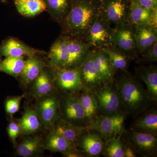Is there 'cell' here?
<instances>
[{
    "label": "cell",
    "instance_id": "31",
    "mask_svg": "<svg viewBox=\"0 0 157 157\" xmlns=\"http://www.w3.org/2000/svg\"><path fill=\"white\" fill-rule=\"evenodd\" d=\"M77 94L84 108L89 124L98 116V102L94 93L82 88Z\"/></svg>",
    "mask_w": 157,
    "mask_h": 157
},
{
    "label": "cell",
    "instance_id": "12",
    "mask_svg": "<svg viewBox=\"0 0 157 157\" xmlns=\"http://www.w3.org/2000/svg\"><path fill=\"white\" fill-rule=\"evenodd\" d=\"M104 141L102 135L94 130L86 129L78 138L76 148L85 157H97L102 155Z\"/></svg>",
    "mask_w": 157,
    "mask_h": 157
},
{
    "label": "cell",
    "instance_id": "3",
    "mask_svg": "<svg viewBox=\"0 0 157 157\" xmlns=\"http://www.w3.org/2000/svg\"><path fill=\"white\" fill-rule=\"evenodd\" d=\"M126 113L119 111L107 115H98L86 127L100 133L104 140L121 135L124 132Z\"/></svg>",
    "mask_w": 157,
    "mask_h": 157
},
{
    "label": "cell",
    "instance_id": "24",
    "mask_svg": "<svg viewBox=\"0 0 157 157\" xmlns=\"http://www.w3.org/2000/svg\"><path fill=\"white\" fill-rule=\"evenodd\" d=\"M46 11L59 25L63 21L72 8L74 0H43Z\"/></svg>",
    "mask_w": 157,
    "mask_h": 157
},
{
    "label": "cell",
    "instance_id": "17",
    "mask_svg": "<svg viewBox=\"0 0 157 157\" xmlns=\"http://www.w3.org/2000/svg\"><path fill=\"white\" fill-rule=\"evenodd\" d=\"M90 51L89 46L84 41L69 37L68 57L64 68H79L87 58Z\"/></svg>",
    "mask_w": 157,
    "mask_h": 157
},
{
    "label": "cell",
    "instance_id": "19",
    "mask_svg": "<svg viewBox=\"0 0 157 157\" xmlns=\"http://www.w3.org/2000/svg\"><path fill=\"white\" fill-rule=\"evenodd\" d=\"M91 49L95 67L102 84L104 86L113 81L117 70L113 67L107 54L103 48Z\"/></svg>",
    "mask_w": 157,
    "mask_h": 157
},
{
    "label": "cell",
    "instance_id": "8",
    "mask_svg": "<svg viewBox=\"0 0 157 157\" xmlns=\"http://www.w3.org/2000/svg\"><path fill=\"white\" fill-rule=\"evenodd\" d=\"M61 96L52 93L38 98L36 111L41 123L46 128H52L60 118L59 102Z\"/></svg>",
    "mask_w": 157,
    "mask_h": 157
},
{
    "label": "cell",
    "instance_id": "5",
    "mask_svg": "<svg viewBox=\"0 0 157 157\" xmlns=\"http://www.w3.org/2000/svg\"><path fill=\"white\" fill-rule=\"evenodd\" d=\"M98 105V115L123 111L116 79L94 92Z\"/></svg>",
    "mask_w": 157,
    "mask_h": 157
},
{
    "label": "cell",
    "instance_id": "10",
    "mask_svg": "<svg viewBox=\"0 0 157 157\" xmlns=\"http://www.w3.org/2000/svg\"><path fill=\"white\" fill-rule=\"evenodd\" d=\"M127 142L138 156H157V135L132 131L127 135Z\"/></svg>",
    "mask_w": 157,
    "mask_h": 157
},
{
    "label": "cell",
    "instance_id": "14",
    "mask_svg": "<svg viewBox=\"0 0 157 157\" xmlns=\"http://www.w3.org/2000/svg\"><path fill=\"white\" fill-rule=\"evenodd\" d=\"M133 27L137 54L141 55L157 42V25L146 23Z\"/></svg>",
    "mask_w": 157,
    "mask_h": 157
},
{
    "label": "cell",
    "instance_id": "34",
    "mask_svg": "<svg viewBox=\"0 0 157 157\" xmlns=\"http://www.w3.org/2000/svg\"><path fill=\"white\" fill-rule=\"evenodd\" d=\"M24 96L21 95L12 97L6 100L5 109L8 114L13 115L19 110L21 102Z\"/></svg>",
    "mask_w": 157,
    "mask_h": 157
},
{
    "label": "cell",
    "instance_id": "6",
    "mask_svg": "<svg viewBox=\"0 0 157 157\" xmlns=\"http://www.w3.org/2000/svg\"><path fill=\"white\" fill-rule=\"evenodd\" d=\"M99 16L88 32L84 42L90 49L103 48L112 45L115 28Z\"/></svg>",
    "mask_w": 157,
    "mask_h": 157
},
{
    "label": "cell",
    "instance_id": "16",
    "mask_svg": "<svg viewBox=\"0 0 157 157\" xmlns=\"http://www.w3.org/2000/svg\"><path fill=\"white\" fill-rule=\"evenodd\" d=\"M78 70L83 89L94 92L103 86L101 78L95 67L91 49L87 58Z\"/></svg>",
    "mask_w": 157,
    "mask_h": 157
},
{
    "label": "cell",
    "instance_id": "13",
    "mask_svg": "<svg viewBox=\"0 0 157 157\" xmlns=\"http://www.w3.org/2000/svg\"><path fill=\"white\" fill-rule=\"evenodd\" d=\"M36 55H47L45 51L31 47L15 37L5 39L0 45V56L26 57Z\"/></svg>",
    "mask_w": 157,
    "mask_h": 157
},
{
    "label": "cell",
    "instance_id": "18",
    "mask_svg": "<svg viewBox=\"0 0 157 157\" xmlns=\"http://www.w3.org/2000/svg\"><path fill=\"white\" fill-rule=\"evenodd\" d=\"M68 40L69 37L61 35L51 46L47 61L52 69L64 68L68 57Z\"/></svg>",
    "mask_w": 157,
    "mask_h": 157
},
{
    "label": "cell",
    "instance_id": "35",
    "mask_svg": "<svg viewBox=\"0 0 157 157\" xmlns=\"http://www.w3.org/2000/svg\"><path fill=\"white\" fill-rule=\"evenodd\" d=\"M141 60L147 63L157 61V42L141 55Z\"/></svg>",
    "mask_w": 157,
    "mask_h": 157
},
{
    "label": "cell",
    "instance_id": "38",
    "mask_svg": "<svg viewBox=\"0 0 157 157\" xmlns=\"http://www.w3.org/2000/svg\"><path fill=\"white\" fill-rule=\"evenodd\" d=\"M123 144V151L124 157H136L138 156L132 147L127 142Z\"/></svg>",
    "mask_w": 157,
    "mask_h": 157
},
{
    "label": "cell",
    "instance_id": "27",
    "mask_svg": "<svg viewBox=\"0 0 157 157\" xmlns=\"http://www.w3.org/2000/svg\"><path fill=\"white\" fill-rule=\"evenodd\" d=\"M17 12L26 17L36 16L46 11L43 0H13Z\"/></svg>",
    "mask_w": 157,
    "mask_h": 157
},
{
    "label": "cell",
    "instance_id": "4",
    "mask_svg": "<svg viewBox=\"0 0 157 157\" xmlns=\"http://www.w3.org/2000/svg\"><path fill=\"white\" fill-rule=\"evenodd\" d=\"M60 118L80 126L87 127L88 123L84 108L77 94L61 96L59 102Z\"/></svg>",
    "mask_w": 157,
    "mask_h": 157
},
{
    "label": "cell",
    "instance_id": "1",
    "mask_svg": "<svg viewBox=\"0 0 157 157\" xmlns=\"http://www.w3.org/2000/svg\"><path fill=\"white\" fill-rule=\"evenodd\" d=\"M101 0H74L67 17L59 25L62 36L84 41L100 14Z\"/></svg>",
    "mask_w": 157,
    "mask_h": 157
},
{
    "label": "cell",
    "instance_id": "7",
    "mask_svg": "<svg viewBox=\"0 0 157 157\" xmlns=\"http://www.w3.org/2000/svg\"><path fill=\"white\" fill-rule=\"evenodd\" d=\"M55 88L66 94H78L83 88L78 69H53Z\"/></svg>",
    "mask_w": 157,
    "mask_h": 157
},
{
    "label": "cell",
    "instance_id": "2",
    "mask_svg": "<svg viewBox=\"0 0 157 157\" xmlns=\"http://www.w3.org/2000/svg\"><path fill=\"white\" fill-rule=\"evenodd\" d=\"M125 73L116 79L121 103L125 112L137 117L147 110L152 101L137 78L131 74Z\"/></svg>",
    "mask_w": 157,
    "mask_h": 157
},
{
    "label": "cell",
    "instance_id": "29",
    "mask_svg": "<svg viewBox=\"0 0 157 157\" xmlns=\"http://www.w3.org/2000/svg\"><path fill=\"white\" fill-rule=\"evenodd\" d=\"M43 147L54 152H59L66 156L71 152L78 149L73 146L71 144L60 135L52 131L48 135Z\"/></svg>",
    "mask_w": 157,
    "mask_h": 157
},
{
    "label": "cell",
    "instance_id": "22",
    "mask_svg": "<svg viewBox=\"0 0 157 157\" xmlns=\"http://www.w3.org/2000/svg\"><path fill=\"white\" fill-rule=\"evenodd\" d=\"M52 129V131L60 135L73 146L76 147L79 136L86 129V127L73 124L59 118L54 124Z\"/></svg>",
    "mask_w": 157,
    "mask_h": 157
},
{
    "label": "cell",
    "instance_id": "33",
    "mask_svg": "<svg viewBox=\"0 0 157 157\" xmlns=\"http://www.w3.org/2000/svg\"><path fill=\"white\" fill-rule=\"evenodd\" d=\"M102 155L106 157H124L121 135L105 140Z\"/></svg>",
    "mask_w": 157,
    "mask_h": 157
},
{
    "label": "cell",
    "instance_id": "26",
    "mask_svg": "<svg viewBox=\"0 0 157 157\" xmlns=\"http://www.w3.org/2000/svg\"><path fill=\"white\" fill-rule=\"evenodd\" d=\"M20 128L21 134L30 135L36 133L41 129L42 123L36 110L26 107L22 116L17 121Z\"/></svg>",
    "mask_w": 157,
    "mask_h": 157
},
{
    "label": "cell",
    "instance_id": "21",
    "mask_svg": "<svg viewBox=\"0 0 157 157\" xmlns=\"http://www.w3.org/2000/svg\"><path fill=\"white\" fill-rule=\"evenodd\" d=\"M157 10L144 8L135 0H129V12L127 22L134 26L150 23L157 25Z\"/></svg>",
    "mask_w": 157,
    "mask_h": 157
},
{
    "label": "cell",
    "instance_id": "25",
    "mask_svg": "<svg viewBox=\"0 0 157 157\" xmlns=\"http://www.w3.org/2000/svg\"><path fill=\"white\" fill-rule=\"evenodd\" d=\"M138 76L146 85L147 90L152 102L157 101V68L155 65L140 66L137 69Z\"/></svg>",
    "mask_w": 157,
    "mask_h": 157
},
{
    "label": "cell",
    "instance_id": "15",
    "mask_svg": "<svg viewBox=\"0 0 157 157\" xmlns=\"http://www.w3.org/2000/svg\"><path fill=\"white\" fill-rule=\"evenodd\" d=\"M42 56L36 55L25 57L23 69L17 78L25 87L30 85L42 70L48 66V61L45 60Z\"/></svg>",
    "mask_w": 157,
    "mask_h": 157
},
{
    "label": "cell",
    "instance_id": "36",
    "mask_svg": "<svg viewBox=\"0 0 157 157\" xmlns=\"http://www.w3.org/2000/svg\"><path fill=\"white\" fill-rule=\"evenodd\" d=\"M7 132L12 142L15 144L17 137L21 134L20 128L17 123L11 121L7 128Z\"/></svg>",
    "mask_w": 157,
    "mask_h": 157
},
{
    "label": "cell",
    "instance_id": "32",
    "mask_svg": "<svg viewBox=\"0 0 157 157\" xmlns=\"http://www.w3.org/2000/svg\"><path fill=\"white\" fill-rule=\"evenodd\" d=\"M25 57L6 56L0 62V72L17 78L24 66Z\"/></svg>",
    "mask_w": 157,
    "mask_h": 157
},
{
    "label": "cell",
    "instance_id": "30",
    "mask_svg": "<svg viewBox=\"0 0 157 157\" xmlns=\"http://www.w3.org/2000/svg\"><path fill=\"white\" fill-rule=\"evenodd\" d=\"M43 147L42 139L39 136H28L18 144L16 152L23 157H30L42 152Z\"/></svg>",
    "mask_w": 157,
    "mask_h": 157
},
{
    "label": "cell",
    "instance_id": "23",
    "mask_svg": "<svg viewBox=\"0 0 157 157\" xmlns=\"http://www.w3.org/2000/svg\"><path fill=\"white\" fill-rule=\"evenodd\" d=\"M132 126V131L152 135H157V111L155 109L143 113Z\"/></svg>",
    "mask_w": 157,
    "mask_h": 157
},
{
    "label": "cell",
    "instance_id": "37",
    "mask_svg": "<svg viewBox=\"0 0 157 157\" xmlns=\"http://www.w3.org/2000/svg\"><path fill=\"white\" fill-rule=\"evenodd\" d=\"M140 6L151 10H157V0H135Z\"/></svg>",
    "mask_w": 157,
    "mask_h": 157
},
{
    "label": "cell",
    "instance_id": "20",
    "mask_svg": "<svg viewBox=\"0 0 157 157\" xmlns=\"http://www.w3.org/2000/svg\"><path fill=\"white\" fill-rule=\"evenodd\" d=\"M30 85L32 94L37 98L53 93L54 89L55 88L53 69L48 65L46 66Z\"/></svg>",
    "mask_w": 157,
    "mask_h": 157
},
{
    "label": "cell",
    "instance_id": "11",
    "mask_svg": "<svg viewBox=\"0 0 157 157\" xmlns=\"http://www.w3.org/2000/svg\"><path fill=\"white\" fill-rule=\"evenodd\" d=\"M112 44L122 51L133 59L137 57L134 27L128 22L115 26Z\"/></svg>",
    "mask_w": 157,
    "mask_h": 157
},
{
    "label": "cell",
    "instance_id": "40",
    "mask_svg": "<svg viewBox=\"0 0 157 157\" xmlns=\"http://www.w3.org/2000/svg\"><path fill=\"white\" fill-rule=\"evenodd\" d=\"M1 57L2 56H0V62L2 61V58H1Z\"/></svg>",
    "mask_w": 157,
    "mask_h": 157
},
{
    "label": "cell",
    "instance_id": "9",
    "mask_svg": "<svg viewBox=\"0 0 157 157\" xmlns=\"http://www.w3.org/2000/svg\"><path fill=\"white\" fill-rule=\"evenodd\" d=\"M99 16L115 26L127 22L129 0H101Z\"/></svg>",
    "mask_w": 157,
    "mask_h": 157
},
{
    "label": "cell",
    "instance_id": "39",
    "mask_svg": "<svg viewBox=\"0 0 157 157\" xmlns=\"http://www.w3.org/2000/svg\"><path fill=\"white\" fill-rule=\"evenodd\" d=\"M9 0H2V2H8Z\"/></svg>",
    "mask_w": 157,
    "mask_h": 157
},
{
    "label": "cell",
    "instance_id": "28",
    "mask_svg": "<svg viewBox=\"0 0 157 157\" xmlns=\"http://www.w3.org/2000/svg\"><path fill=\"white\" fill-rule=\"evenodd\" d=\"M113 67L117 71L128 73L130 62L132 59L128 55L125 53L116 45L112 44L103 48Z\"/></svg>",
    "mask_w": 157,
    "mask_h": 157
}]
</instances>
